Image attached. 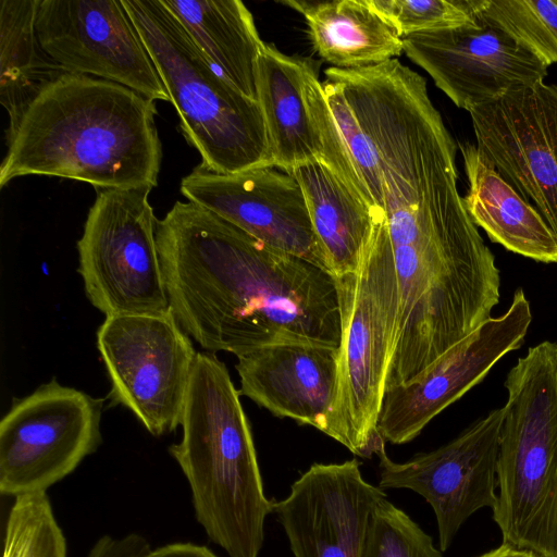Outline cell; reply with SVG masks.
Instances as JSON below:
<instances>
[{
    "label": "cell",
    "instance_id": "3",
    "mask_svg": "<svg viewBox=\"0 0 557 557\" xmlns=\"http://www.w3.org/2000/svg\"><path fill=\"white\" fill-rule=\"evenodd\" d=\"M226 366L197 352L169 454L182 470L197 522L227 557H258L275 500L264 493L249 421Z\"/></svg>",
    "mask_w": 557,
    "mask_h": 557
},
{
    "label": "cell",
    "instance_id": "24",
    "mask_svg": "<svg viewBox=\"0 0 557 557\" xmlns=\"http://www.w3.org/2000/svg\"><path fill=\"white\" fill-rule=\"evenodd\" d=\"M476 16L547 66L557 63V0H478Z\"/></svg>",
    "mask_w": 557,
    "mask_h": 557
},
{
    "label": "cell",
    "instance_id": "26",
    "mask_svg": "<svg viewBox=\"0 0 557 557\" xmlns=\"http://www.w3.org/2000/svg\"><path fill=\"white\" fill-rule=\"evenodd\" d=\"M322 86L345 149L368 195L370 207L377 216L385 218L382 177L374 148L338 84L325 78Z\"/></svg>",
    "mask_w": 557,
    "mask_h": 557
},
{
    "label": "cell",
    "instance_id": "13",
    "mask_svg": "<svg viewBox=\"0 0 557 557\" xmlns=\"http://www.w3.org/2000/svg\"><path fill=\"white\" fill-rule=\"evenodd\" d=\"M532 322L523 288L505 313L485 321L417 380L383 395L376 430L385 442L414 440L445 408L479 384L507 354L519 349Z\"/></svg>",
    "mask_w": 557,
    "mask_h": 557
},
{
    "label": "cell",
    "instance_id": "4",
    "mask_svg": "<svg viewBox=\"0 0 557 557\" xmlns=\"http://www.w3.org/2000/svg\"><path fill=\"white\" fill-rule=\"evenodd\" d=\"M504 386L493 520L503 544L557 557V343L530 347Z\"/></svg>",
    "mask_w": 557,
    "mask_h": 557
},
{
    "label": "cell",
    "instance_id": "14",
    "mask_svg": "<svg viewBox=\"0 0 557 557\" xmlns=\"http://www.w3.org/2000/svg\"><path fill=\"white\" fill-rule=\"evenodd\" d=\"M403 42L406 55L456 107L467 111L544 82L549 67L479 18L456 28L413 34Z\"/></svg>",
    "mask_w": 557,
    "mask_h": 557
},
{
    "label": "cell",
    "instance_id": "17",
    "mask_svg": "<svg viewBox=\"0 0 557 557\" xmlns=\"http://www.w3.org/2000/svg\"><path fill=\"white\" fill-rule=\"evenodd\" d=\"M338 348L309 342L259 347L237 357L240 395L278 418L323 433L337 384Z\"/></svg>",
    "mask_w": 557,
    "mask_h": 557
},
{
    "label": "cell",
    "instance_id": "27",
    "mask_svg": "<svg viewBox=\"0 0 557 557\" xmlns=\"http://www.w3.org/2000/svg\"><path fill=\"white\" fill-rule=\"evenodd\" d=\"M442 553L417 522L385 498L373 511L361 557H443Z\"/></svg>",
    "mask_w": 557,
    "mask_h": 557
},
{
    "label": "cell",
    "instance_id": "23",
    "mask_svg": "<svg viewBox=\"0 0 557 557\" xmlns=\"http://www.w3.org/2000/svg\"><path fill=\"white\" fill-rule=\"evenodd\" d=\"M40 0L0 1V102L11 129L50 82L64 73L42 50L36 30Z\"/></svg>",
    "mask_w": 557,
    "mask_h": 557
},
{
    "label": "cell",
    "instance_id": "9",
    "mask_svg": "<svg viewBox=\"0 0 557 557\" xmlns=\"http://www.w3.org/2000/svg\"><path fill=\"white\" fill-rule=\"evenodd\" d=\"M110 406L132 411L153 436L177 429L197 351L171 309L107 317L97 331Z\"/></svg>",
    "mask_w": 557,
    "mask_h": 557
},
{
    "label": "cell",
    "instance_id": "22",
    "mask_svg": "<svg viewBox=\"0 0 557 557\" xmlns=\"http://www.w3.org/2000/svg\"><path fill=\"white\" fill-rule=\"evenodd\" d=\"M305 61L264 42L257 64V92L271 145L273 166L286 173L320 160L317 131L304 96Z\"/></svg>",
    "mask_w": 557,
    "mask_h": 557
},
{
    "label": "cell",
    "instance_id": "28",
    "mask_svg": "<svg viewBox=\"0 0 557 557\" xmlns=\"http://www.w3.org/2000/svg\"><path fill=\"white\" fill-rule=\"evenodd\" d=\"M403 38L475 23L478 0H371Z\"/></svg>",
    "mask_w": 557,
    "mask_h": 557
},
{
    "label": "cell",
    "instance_id": "7",
    "mask_svg": "<svg viewBox=\"0 0 557 557\" xmlns=\"http://www.w3.org/2000/svg\"><path fill=\"white\" fill-rule=\"evenodd\" d=\"M150 188L97 189L77 242L90 304L107 317L170 309L156 239Z\"/></svg>",
    "mask_w": 557,
    "mask_h": 557
},
{
    "label": "cell",
    "instance_id": "2",
    "mask_svg": "<svg viewBox=\"0 0 557 557\" xmlns=\"http://www.w3.org/2000/svg\"><path fill=\"white\" fill-rule=\"evenodd\" d=\"M154 101L89 75L62 73L7 129L0 187L28 175L96 189L154 188L162 161Z\"/></svg>",
    "mask_w": 557,
    "mask_h": 557
},
{
    "label": "cell",
    "instance_id": "16",
    "mask_svg": "<svg viewBox=\"0 0 557 557\" xmlns=\"http://www.w3.org/2000/svg\"><path fill=\"white\" fill-rule=\"evenodd\" d=\"M384 490L368 483L360 462L312 463L273 512L295 557H361Z\"/></svg>",
    "mask_w": 557,
    "mask_h": 557
},
{
    "label": "cell",
    "instance_id": "20",
    "mask_svg": "<svg viewBox=\"0 0 557 557\" xmlns=\"http://www.w3.org/2000/svg\"><path fill=\"white\" fill-rule=\"evenodd\" d=\"M299 183L315 236L334 277L355 273L379 218L322 161L287 172Z\"/></svg>",
    "mask_w": 557,
    "mask_h": 557
},
{
    "label": "cell",
    "instance_id": "25",
    "mask_svg": "<svg viewBox=\"0 0 557 557\" xmlns=\"http://www.w3.org/2000/svg\"><path fill=\"white\" fill-rule=\"evenodd\" d=\"M2 557H67V543L47 493L13 499Z\"/></svg>",
    "mask_w": 557,
    "mask_h": 557
},
{
    "label": "cell",
    "instance_id": "29",
    "mask_svg": "<svg viewBox=\"0 0 557 557\" xmlns=\"http://www.w3.org/2000/svg\"><path fill=\"white\" fill-rule=\"evenodd\" d=\"M151 548L149 541L135 532L124 536L106 534L91 546L87 557H143Z\"/></svg>",
    "mask_w": 557,
    "mask_h": 557
},
{
    "label": "cell",
    "instance_id": "21",
    "mask_svg": "<svg viewBox=\"0 0 557 557\" xmlns=\"http://www.w3.org/2000/svg\"><path fill=\"white\" fill-rule=\"evenodd\" d=\"M211 64L258 101L257 64L264 45L239 0H161Z\"/></svg>",
    "mask_w": 557,
    "mask_h": 557
},
{
    "label": "cell",
    "instance_id": "6",
    "mask_svg": "<svg viewBox=\"0 0 557 557\" xmlns=\"http://www.w3.org/2000/svg\"><path fill=\"white\" fill-rule=\"evenodd\" d=\"M341 344L333 407L323 433L354 455L385 447L376 430L398 330L399 294L386 219L376 220L355 273L335 277Z\"/></svg>",
    "mask_w": 557,
    "mask_h": 557
},
{
    "label": "cell",
    "instance_id": "31",
    "mask_svg": "<svg viewBox=\"0 0 557 557\" xmlns=\"http://www.w3.org/2000/svg\"><path fill=\"white\" fill-rule=\"evenodd\" d=\"M478 557H537L533 553L517 549L515 547H511L509 545L503 544L494 548L483 555H480Z\"/></svg>",
    "mask_w": 557,
    "mask_h": 557
},
{
    "label": "cell",
    "instance_id": "5",
    "mask_svg": "<svg viewBox=\"0 0 557 557\" xmlns=\"http://www.w3.org/2000/svg\"><path fill=\"white\" fill-rule=\"evenodd\" d=\"M122 2L200 164L219 174L273 166L259 101L240 92L211 64L161 0Z\"/></svg>",
    "mask_w": 557,
    "mask_h": 557
},
{
    "label": "cell",
    "instance_id": "15",
    "mask_svg": "<svg viewBox=\"0 0 557 557\" xmlns=\"http://www.w3.org/2000/svg\"><path fill=\"white\" fill-rule=\"evenodd\" d=\"M180 191L264 244L329 272L304 191L293 175L274 166L219 174L198 164L182 178Z\"/></svg>",
    "mask_w": 557,
    "mask_h": 557
},
{
    "label": "cell",
    "instance_id": "10",
    "mask_svg": "<svg viewBox=\"0 0 557 557\" xmlns=\"http://www.w3.org/2000/svg\"><path fill=\"white\" fill-rule=\"evenodd\" d=\"M36 30L63 72L117 83L152 101L168 91L122 0H40Z\"/></svg>",
    "mask_w": 557,
    "mask_h": 557
},
{
    "label": "cell",
    "instance_id": "12",
    "mask_svg": "<svg viewBox=\"0 0 557 557\" xmlns=\"http://www.w3.org/2000/svg\"><path fill=\"white\" fill-rule=\"evenodd\" d=\"M468 112L479 151L557 235V85L536 83Z\"/></svg>",
    "mask_w": 557,
    "mask_h": 557
},
{
    "label": "cell",
    "instance_id": "1",
    "mask_svg": "<svg viewBox=\"0 0 557 557\" xmlns=\"http://www.w3.org/2000/svg\"><path fill=\"white\" fill-rule=\"evenodd\" d=\"M170 309L208 351L236 357L262 346L341 344L335 277L275 249L191 201L157 221Z\"/></svg>",
    "mask_w": 557,
    "mask_h": 557
},
{
    "label": "cell",
    "instance_id": "8",
    "mask_svg": "<svg viewBox=\"0 0 557 557\" xmlns=\"http://www.w3.org/2000/svg\"><path fill=\"white\" fill-rule=\"evenodd\" d=\"M103 401L55 379L14 398L0 421V493H47L72 474L102 443Z\"/></svg>",
    "mask_w": 557,
    "mask_h": 557
},
{
    "label": "cell",
    "instance_id": "19",
    "mask_svg": "<svg viewBox=\"0 0 557 557\" xmlns=\"http://www.w3.org/2000/svg\"><path fill=\"white\" fill-rule=\"evenodd\" d=\"M282 3L304 16L312 46L333 67L373 66L404 51V38L371 0H288Z\"/></svg>",
    "mask_w": 557,
    "mask_h": 557
},
{
    "label": "cell",
    "instance_id": "11",
    "mask_svg": "<svg viewBox=\"0 0 557 557\" xmlns=\"http://www.w3.org/2000/svg\"><path fill=\"white\" fill-rule=\"evenodd\" d=\"M503 407L490 411L447 444L408 461L395 462L385 447L379 458V486L407 488L421 495L432 507L440 549L451 545L461 525L475 511L497 505L495 493Z\"/></svg>",
    "mask_w": 557,
    "mask_h": 557
},
{
    "label": "cell",
    "instance_id": "30",
    "mask_svg": "<svg viewBox=\"0 0 557 557\" xmlns=\"http://www.w3.org/2000/svg\"><path fill=\"white\" fill-rule=\"evenodd\" d=\"M143 557H220L206 545L176 542L151 548Z\"/></svg>",
    "mask_w": 557,
    "mask_h": 557
},
{
    "label": "cell",
    "instance_id": "18",
    "mask_svg": "<svg viewBox=\"0 0 557 557\" xmlns=\"http://www.w3.org/2000/svg\"><path fill=\"white\" fill-rule=\"evenodd\" d=\"M468 189L463 197L472 222L493 243L542 263H557V235L541 213L479 151L459 143Z\"/></svg>",
    "mask_w": 557,
    "mask_h": 557
}]
</instances>
